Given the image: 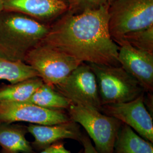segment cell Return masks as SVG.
<instances>
[{"mask_svg": "<svg viewBox=\"0 0 153 153\" xmlns=\"http://www.w3.org/2000/svg\"><path fill=\"white\" fill-rule=\"evenodd\" d=\"M109 5L79 13L68 11L52 25L41 43L82 62L119 65V45L109 30Z\"/></svg>", "mask_w": 153, "mask_h": 153, "instance_id": "1", "label": "cell"}, {"mask_svg": "<svg viewBox=\"0 0 153 153\" xmlns=\"http://www.w3.org/2000/svg\"><path fill=\"white\" fill-rule=\"evenodd\" d=\"M50 25L20 13H0V56L23 61L28 52L40 44Z\"/></svg>", "mask_w": 153, "mask_h": 153, "instance_id": "2", "label": "cell"}, {"mask_svg": "<svg viewBox=\"0 0 153 153\" xmlns=\"http://www.w3.org/2000/svg\"><path fill=\"white\" fill-rule=\"evenodd\" d=\"M68 114L71 120L82 126L93 140L95 148L99 153H113L116 138L121 121L100 111L71 103Z\"/></svg>", "mask_w": 153, "mask_h": 153, "instance_id": "3", "label": "cell"}, {"mask_svg": "<svg viewBox=\"0 0 153 153\" xmlns=\"http://www.w3.org/2000/svg\"><path fill=\"white\" fill-rule=\"evenodd\" d=\"M89 65L96 76L102 105L129 102L143 94L140 83L121 66Z\"/></svg>", "mask_w": 153, "mask_h": 153, "instance_id": "4", "label": "cell"}, {"mask_svg": "<svg viewBox=\"0 0 153 153\" xmlns=\"http://www.w3.org/2000/svg\"><path fill=\"white\" fill-rule=\"evenodd\" d=\"M108 13L109 33L116 43L128 33L153 26V0H115Z\"/></svg>", "mask_w": 153, "mask_h": 153, "instance_id": "5", "label": "cell"}, {"mask_svg": "<svg viewBox=\"0 0 153 153\" xmlns=\"http://www.w3.org/2000/svg\"><path fill=\"white\" fill-rule=\"evenodd\" d=\"M24 62L38 73L44 83L53 88L82 63L71 55L43 43L28 52Z\"/></svg>", "mask_w": 153, "mask_h": 153, "instance_id": "6", "label": "cell"}, {"mask_svg": "<svg viewBox=\"0 0 153 153\" xmlns=\"http://www.w3.org/2000/svg\"><path fill=\"white\" fill-rule=\"evenodd\" d=\"M54 88L72 103L101 111L98 83L89 64L81 63Z\"/></svg>", "mask_w": 153, "mask_h": 153, "instance_id": "7", "label": "cell"}, {"mask_svg": "<svg viewBox=\"0 0 153 153\" xmlns=\"http://www.w3.org/2000/svg\"><path fill=\"white\" fill-rule=\"evenodd\" d=\"M71 120L64 110L45 108L30 103H0V123L26 122L53 125Z\"/></svg>", "mask_w": 153, "mask_h": 153, "instance_id": "8", "label": "cell"}, {"mask_svg": "<svg viewBox=\"0 0 153 153\" xmlns=\"http://www.w3.org/2000/svg\"><path fill=\"white\" fill-rule=\"evenodd\" d=\"M100 111L129 126L144 139L153 143V119L146 108L143 94L129 102L103 105Z\"/></svg>", "mask_w": 153, "mask_h": 153, "instance_id": "9", "label": "cell"}, {"mask_svg": "<svg viewBox=\"0 0 153 153\" xmlns=\"http://www.w3.org/2000/svg\"><path fill=\"white\" fill-rule=\"evenodd\" d=\"M121 66L137 80L145 91L153 90V53L137 49L125 42L118 43Z\"/></svg>", "mask_w": 153, "mask_h": 153, "instance_id": "10", "label": "cell"}, {"mask_svg": "<svg viewBox=\"0 0 153 153\" xmlns=\"http://www.w3.org/2000/svg\"><path fill=\"white\" fill-rule=\"evenodd\" d=\"M4 11L20 13L48 24L69 11L67 0H0Z\"/></svg>", "mask_w": 153, "mask_h": 153, "instance_id": "11", "label": "cell"}, {"mask_svg": "<svg viewBox=\"0 0 153 153\" xmlns=\"http://www.w3.org/2000/svg\"><path fill=\"white\" fill-rule=\"evenodd\" d=\"M26 128L28 133L34 138L31 143L33 149L39 151L64 139L80 141L82 136L78 123L72 120L53 125L30 124Z\"/></svg>", "mask_w": 153, "mask_h": 153, "instance_id": "12", "label": "cell"}, {"mask_svg": "<svg viewBox=\"0 0 153 153\" xmlns=\"http://www.w3.org/2000/svg\"><path fill=\"white\" fill-rule=\"evenodd\" d=\"M26 126L14 123H0L1 153H33V149L26 139Z\"/></svg>", "mask_w": 153, "mask_h": 153, "instance_id": "13", "label": "cell"}, {"mask_svg": "<svg viewBox=\"0 0 153 153\" xmlns=\"http://www.w3.org/2000/svg\"><path fill=\"white\" fill-rule=\"evenodd\" d=\"M44 82L39 76L0 86V103H26Z\"/></svg>", "mask_w": 153, "mask_h": 153, "instance_id": "14", "label": "cell"}, {"mask_svg": "<svg viewBox=\"0 0 153 153\" xmlns=\"http://www.w3.org/2000/svg\"><path fill=\"white\" fill-rule=\"evenodd\" d=\"M113 153H153V143L139 136L129 126L122 124Z\"/></svg>", "mask_w": 153, "mask_h": 153, "instance_id": "15", "label": "cell"}, {"mask_svg": "<svg viewBox=\"0 0 153 153\" xmlns=\"http://www.w3.org/2000/svg\"><path fill=\"white\" fill-rule=\"evenodd\" d=\"M51 109H67L71 103L70 100L49 85L43 83L27 102Z\"/></svg>", "mask_w": 153, "mask_h": 153, "instance_id": "16", "label": "cell"}, {"mask_svg": "<svg viewBox=\"0 0 153 153\" xmlns=\"http://www.w3.org/2000/svg\"><path fill=\"white\" fill-rule=\"evenodd\" d=\"M35 76H39L38 73L26 62L10 60L0 56V81L14 83Z\"/></svg>", "mask_w": 153, "mask_h": 153, "instance_id": "17", "label": "cell"}, {"mask_svg": "<svg viewBox=\"0 0 153 153\" xmlns=\"http://www.w3.org/2000/svg\"><path fill=\"white\" fill-rule=\"evenodd\" d=\"M125 42L132 47L153 53V26L124 35L116 42Z\"/></svg>", "mask_w": 153, "mask_h": 153, "instance_id": "18", "label": "cell"}, {"mask_svg": "<svg viewBox=\"0 0 153 153\" xmlns=\"http://www.w3.org/2000/svg\"><path fill=\"white\" fill-rule=\"evenodd\" d=\"M69 12L76 14L82 11L96 9L102 6L108 4L107 0H67Z\"/></svg>", "mask_w": 153, "mask_h": 153, "instance_id": "19", "label": "cell"}, {"mask_svg": "<svg viewBox=\"0 0 153 153\" xmlns=\"http://www.w3.org/2000/svg\"><path fill=\"white\" fill-rule=\"evenodd\" d=\"M39 153H73L70 150L66 149L62 142H56L44 150H42Z\"/></svg>", "mask_w": 153, "mask_h": 153, "instance_id": "20", "label": "cell"}, {"mask_svg": "<svg viewBox=\"0 0 153 153\" xmlns=\"http://www.w3.org/2000/svg\"><path fill=\"white\" fill-rule=\"evenodd\" d=\"M80 142H81L83 145L84 153H99L93 146L90 138L82 134Z\"/></svg>", "mask_w": 153, "mask_h": 153, "instance_id": "21", "label": "cell"}, {"mask_svg": "<svg viewBox=\"0 0 153 153\" xmlns=\"http://www.w3.org/2000/svg\"><path fill=\"white\" fill-rule=\"evenodd\" d=\"M4 11V9H3V6L2 4L0 1V13H1L2 11Z\"/></svg>", "mask_w": 153, "mask_h": 153, "instance_id": "22", "label": "cell"}, {"mask_svg": "<svg viewBox=\"0 0 153 153\" xmlns=\"http://www.w3.org/2000/svg\"><path fill=\"white\" fill-rule=\"evenodd\" d=\"M107 2L108 4V5H109L111 3H112L113 1H114L115 0H107Z\"/></svg>", "mask_w": 153, "mask_h": 153, "instance_id": "23", "label": "cell"}]
</instances>
